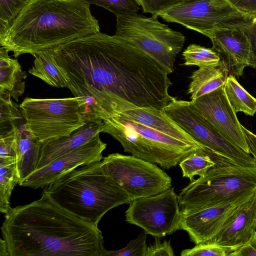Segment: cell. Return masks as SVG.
<instances>
[{
    "label": "cell",
    "instance_id": "cell-1",
    "mask_svg": "<svg viewBox=\"0 0 256 256\" xmlns=\"http://www.w3.org/2000/svg\"><path fill=\"white\" fill-rule=\"evenodd\" d=\"M55 60L67 88L102 120L138 108L162 110L172 100L167 72L116 34L100 32L67 42Z\"/></svg>",
    "mask_w": 256,
    "mask_h": 256
},
{
    "label": "cell",
    "instance_id": "cell-2",
    "mask_svg": "<svg viewBox=\"0 0 256 256\" xmlns=\"http://www.w3.org/2000/svg\"><path fill=\"white\" fill-rule=\"evenodd\" d=\"M9 256H103L102 232L46 193L29 204L11 208L1 227Z\"/></svg>",
    "mask_w": 256,
    "mask_h": 256
},
{
    "label": "cell",
    "instance_id": "cell-3",
    "mask_svg": "<svg viewBox=\"0 0 256 256\" xmlns=\"http://www.w3.org/2000/svg\"><path fill=\"white\" fill-rule=\"evenodd\" d=\"M100 30L90 4L82 0H30L0 36V45L16 58L34 56Z\"/></svg>",
    "mask_w": 256,
    "mask_h": 256
},
{
    "label": "cell",
    "instance_id": "cell-4",
    "mask_svg": "<svg viewBox=\"0 0 256 256\" xmlns=\"http://www.w3.org/2000/svg\"><path fill=\"white\" fill-rule=\"evenodd\" d=\"M44 188L58 205L97 225L110 210L132 200L106 173L102 160L80 166Z\"/></svg>",
    "mask_w": 256,
    "mask_h": 256
},
{
    "label": "cell",
    "instance_id": "cell-5",
    "mask_svg": "<svg viewBox=\"0 0 256 256\" xmlns=\"http://www.w3.org/2000/svg\"><path fill=\"white\" fill-rule=\"evenodd\" d=\"M256 188V166L216 164L178 194L181 216L251 197Z\"/></svg>",
    "mask_w": 256,
    "mask_h": 256
},
{
    "label": "cell",
    "instance_id": "cell-6",
    "mask_svg": "<svg viewBox=\"0 0 256 256\" xmlns=\"http://www.w3.org/2000/svg\"><path fill=\"white\" fill-rule=\"evenodd\" d=\"M103 121L102 132L120 142L126 152L169 169L203 146L192 144L132 120L122 113Z\"/></svg>",
    "mask_w": 256,
    "mask_h": 256
},
{
    "label": "cell",
    "instance_id": "cell-7",
    "mask_svg": "<svg viewBox=\"0 0 256 256\" xmlns=\"http://www.w3.org/2000/svg\"><path fill=\"white\" fill-rule=\"evenodd\" d=\"M117 36L126 40L158 63L168 73L174 69L177 54L184 46L185 36L158 20L138 14L116 16Z\"/></svg>",
    "mask_w": 256,
    "mask_h": 256
},
{
    "label": "cell",
    "instance_id": "cell-8",
    "mask_svg": "<svg viewBox=\"0 0 256 256\" xmlns=\"http://www.w3.org/2000/svg\"><path fill=\"white\" fill-rule=\"evenodd\" d=\"M84 100L80 97L58 98H26L19 105L32 134L42 142L69 136L85 124Z\"/></svg>",
    "mask_w": 256,
    "mask_h": 256
},
{
    "label": "cell",
    "instance_id": "cell-9",
    "mask_svg": "<svg viewBox=\"0 0 256 256\" xmlns=\"http://www.w3.org/2000/svg\"><path fill=\"white\" fill-rule=\"evenodd\" d=\"M102 160L106 173L134 199L155 196L172 188V178L156 164L136 156L109 154Z\"/></svg>",
    "mask_w": 256,
    "mask_h": 256
},
{
    "label": "cell",
    "instance_id": "cell-10",
    "mask_svg": "<svg viewBox=\"0 0 256 256\" xmlns=\"http://www.w3.org/2000/svg\"><path fill=\"white\" fill-rule=\"evenodd\" d=\"M209 38L216 30L244 27L252 18L240 12L228 0H190L159 15Z\"/></svg>",
    "mask_w": 256,
    "mask_h": 256
},
{
    "label": "cell",
    "instance_id": "cell-11",
    "mask_svg": "<svg viewBox=\"0 0 256 256\" xmlns=\"http://www.w3.org/2000/svg\"><path fill=\"white\" fill-rule=\"evenodd\" d=\"M166 113L196 142L237 164L255 166L248 152L219 134L188 101L172 97L164 108Z\"/></svg>",
    "mask_w": 256,
    "mask_h": 256
},
{
    "label": "cell",
    "instance_id": "cell-12",
    "mask_svg": "<svg viewBox=\"0 0 256 256\" xmlns=\"http://www.w3.org/2000/svg\"><path fill=\"white\" fill-rule=\"evenodd\" d=\"M129 204L125 212L126 222L140 227L147 234L161 238L179 230L180 209L174 188L134 199Z\"/></svg>",
    "mask_w": 256,
    "mask_h": 256
},
{
    "label": "cell",
    "instance_id": "cell-13",
    "mask_svg": "<svg viewBox=\"0 0 256 256\" xmlns=\"http://www.w3.org/2000/svg\"><path fill=\"white\" fill-rule=\"evenodd\" d=\"M100 134L76 150L36 169L19 185L34 189L44 188L80 166L102 160L106 144L100 140Z\"/></svg>",
    "mask_w": 256,
    "mask_h": 256
},
{
    "label": "cell",
    "instance_id": "cell-14",
    "mask_svg": "<svg viewBox=\"0 0 256 256\" xmlns=\"http://www.w3.org/2000/svg\"><path fill=\"white\" fill-rule=\"evenodd\" d=\"M190 102L219 134L248 153L242 124L227 98L224 86Z\"/></svg>",
    "mask_w": 256,
    "mask_h": 256
},
{
    "label": "cell",
    "instance_id": "cell-15",
    "mask_svg": "<svg viewBox=\"0 0 256 256\" xmlns=\"http://www.w3.org/2000/svg\"><path fill=\"white\" fill-rule=\"evenodd\" d=\"M252 196L181 216L179 230L186 231L196 244L210 240L218 232L228 218Z\"/></svg>",
    "mask_w": 256,
    "mask_h": 256
},
{
    "label": "cell",
    "instance_id": "cell-16",
    "mask_svg": "<svg viewBox=\"0 0 256 256\" xmlns=\"http://www.w3.org/2000/svg\"><path fill=\"white\" fill-rule=\"evenodd\" d=\"M210 38L212 48L226 64L230 74L242 76L244 68L249 66L250 53V40L242 28L218 29Z\"/></svg>",
    "mask_w": 256,
    "mask_h": 256
},
{
    "label": "cell",
    "instance_id": "cell-17",
    "mask_svg": "<svg viewBox=\"0 0 256 256\" xmlns=\"http://www.w3.org/2000/svg\"><path fill=\"white\" fill-rule=\"evenodd\" d=\"M86 118V124L69 136L50 139L42 142L36 169L76 150L102 132L104 122L101 118L90 116Z\"/></svg>",
    "mask_w": 256,
    "mask_h": 256
},
{
    "label": "cell",
    "instance_id": "cell-18",
    "mask_svg": "<svg viewBox=\"0 0 256 256\" xmlns=\"http://www.w3.org/2000/svg\"><path fill=\"white\" fill-rule=\"evenodd\" d=\"M256 230V208L252 196L228 218L218 232L207 242L226 248L231 253L244 244Z\"/></svg>",
    "mask_w": 256,
    "mask_h": 256
},
{
    "label": "cell",
    "instance_id": "cell-19",
    "mask_svg": "<svg viewBox=\"0 0 256 256\" xmlns=\"http://www.w3.org/2000/svg\"><path fill=\"white\" fill-rule=\"evenodd\" d=\"M16 163L20 182L36 168L42 142L30 132L24 118L14 122Z\"/></svg>",
    "mask_w": 256,
    "mask_h": 256
},
{
    "label": "cell",
    "instance_id": "cell-20",
    "mask_svg": "<svg viewBox=\"0 0 256 256\" xmlns=\"http://www.w3.org/2000/svg\"><path fill=\"white\" fill-rule=\"evenodd\" d=\"M121 113L132 120L160 132L190 144L204 146L185 132L164 110L138 108L128 110Z\"/></svg>",
    "mask_w": 256,
    "mask_h": 256
},
{
    "label": "cell",
    "instance_id": "cell-21",
    "mask_svg": "<svg viewBox=\"0 0 256 256\" xmlns=\"http://www.w3.org/2000/svg\"><path fill=\"white\" fill-rule=\"evenodd\" d=\"M229 74L227 66L222 60L216 64L200 67L190 76L188 94L191 100L224 86Z\"/></svg>",
    "mask_w": 256,
    "mask_h": 256
},
{
    "label": "cell",
    "instance_id": "cell-22",
    "mask_svg": "<svg viewBox=\"0 0 256 256\" xmlns=\"http://www.w3.org/2000/svg\"><path fill=\"white\" fill-rule=\"evenodd\" d=\"M8 51L0 48V92L9 94L16 102L25 90L27 74L23 71L16 58H11Z\"/></svg>",
    "mask_w": 256,
    "mask_h": 256
},
{
    "label": "cell",
    "instance_id": "cell-23",
    "mask_svg": "<svg viewBox=\"0 0 256 256\" xmlns=\"http://www.w3.org/2000/svg\"><path fill=\"white\" fill-rule=\"evenodd\" d=\"M234 162L207 148L199 149L184 158L178 164L182 176L192 181L195 176L206 174L216 164ZM235 164V163H234Z\"/></svg>",
    "mask_w": 256,
    "mask_h": 256
},
{
    "label": "cell",
    "instance_id": "cell-24",
    "mask_svg": "<svg viewBox=\"0 0 256 256\" xmlns=\"http://www.w3.org/2000/svg\"><path fill=\"white\" fill-rule=\"evenodd\" d=\"M34 56V64L28 70L30 74L54 87L67 88V82L54 60L52 48L39 52Z\"/></svg>",
    "mask_w": 256,
    "mask_h": 256
},
{
    "label": "cell",
    "instance_id": "cell-25",
    "mask_svg": "<svg viewBox=\"0 0 256 256\" xmlns=\"http://www.w3.org/2000/svg\"><path fill=\"white\" fill-rule=\"evenodd\" d=\"M224 89L227 98L236 113L243 112L248 116H254L256 113V98L240 84L234 75H228Z\"/></svg>",
    "mask_w": 256,
    "mask_h": 256
},
{
    "label": "cell",
    "instance_id": "cell-26",
    "mask_svg": "<svg viewBox=\"0 0 256 256\" xmlns=\"http://www.w3.org/2000/svg\"><path fill=\"white\" fill-rule=\"evenodd\" d=\"M15 159H0V212L6 214L11 208L10 199L14 186L19 184Z\"/></svg>",
    "mask_w": 256,
    "mask_h": 256
},
{
    "label": "cell",
    "instance_id": "cell-27",
    "mask_svg": "<svg viewBox=\"0 0 256 256\" xmlns=\"http://www.w3.org/2000/svg\"><path fill=\"white\" fill-rule=\"evenodd\" d=\"M182 55L184 65L196 66L199 68L216 64L221 60L218 54L212 48L194 44L189 45Z\"/></svg>",
    "mask_w": 256,
    "mask_h": 256
},
{
    "label": "cell",
    "instance_id": "cell-28",
    "mask_svg": "<svg viewBox=\"0 0 256 256\" xmlns=\"http://www.w3.org/2000/svg\"><path fill=\"white\" fill-rule=\"evenodd\" d=\"M30 0H0V36L4 35Z\"/></svg>",
    "mask_w": 256,
    "mask_h": 256
},
{
    "label": "cell",
    "instance_id": "cell-29",
    "mask_svg": "<svg viewBox=\"0 0 256 256\" xmlns=\"http://www.w3.org/2000/svg\"><path fill=\"white\" fill-rule=\"evenodd\" d=\"M108 10L116 16L138 14L140 6L137 0H82Z\"/></svg>",
    "mask_w": 256,
    "mask_h": 256
},
{
    "label": "cell",
    "instance_id": "cell-30",
    "mask_svg": "<svg viewBox=\"0 0 256 256\" xmlns=\"http://www.w3.org/2000/svg\"><path fill=\"white\" fill-rule=\"evenodd\" d=\"M6 92H0V129L11 126V123L24 118L22 110Z\"/></svg>",
    "mask_w": 256,
    "mask_h": 256
},
{
    "label": "cell",
    "instance_id": "cell-31",
    "mask_svg": "<svg viewBox=\"0 0 256 256\" xmlns=\"http://www.w3.org/2000/svg\"><path fill=\"white\" fill-rule=\"evenodd\" d=\"M146 235L144 232L134 240H131L127 246L117 250L105 249L103 256H146L147 248Z\"/></svg>",
    "mask_w": 256,
    "mask_h": 256
},
{
    "label": "cell",
    "instance_id": "cell-32",
    "mask_svg": "<svg viewBox=\"0 0 256 256\" xmlns=\"http://www.w3.org/2000/svg\"><path fill=\"white\" fill-rule=\"evenodd\" d=\"M230 250L215 243L202 242L189 249L182 251L181 256H228Z\"/></svg>",
    "mask_w": 256,
    "mask_h": 256
},
{
    "label": "cell",
    "instance_id": "cell-33",
    "mask_svg": "<svg viewBox=\"0 0 256 256\" xmlns=\"http://www.w3.org/2000/svg\"><path fill=\"white\" fill-rule=\"evenodd\" d=\"M14 122L10 124V127L0 129V160L15 159V132Z\"/></svg>",
    "mask_w": 256,
    "mask_h": 256
},
{
    "label": "cell",
    "instance_id": "cell-34",
    "mask_svg": "<svg viewBox=\"0 0 256 256\" xmlns=\"http://www.w3.org/2000/svg\"><path fill=\"white\" fill-rule=\"evenodd\" d=\"M189 0H137L144 12L150 13L154 16Z\"/></svg>",
    "mask_w": 256,
    "mask_h": 256
},
{
    "label": "cell",
    "instance_id": "cell-35",
    "mask_svg": "<svg viewBox=\"0 0 256 256\" xmlns=\"http://www.w3.org/2000/svg\"><path fill=\"white\" fill-rule=\"evenodd\" d=\"M242 28L250 43L249 66L256 68V16L251 19Z\"/></svg>",
    "mask_w": 256,
    "mask_h": 256
},
{
    "label": "cell",
    "instance_id": "cell-36",
    "mask_svg": "<svg viewBox=\"0 0 256 256\" xmlns=\"http://www.w3.org/2000/svg\"><path fill=\"white\" fill-rule=\"evenodd\" d=\"M159 238L155 237L154 242L147 246L146 256H174V254L170 241L162 242Z\"/></svg>",
    "mask_w": 256,
    "mask_h": 256
},
{
    "label": "cell",
    "instance_id": "cell-37",
    "mask_svg": "<svg viewBox=\"0 0 256 256\" xmlns=\"http://www.w3.org/2000/svg\"><path fill=\"white\" fill-rule=\"evenodd\" d=\"M229 256H256V230L244 244L232 251Z\"/></svg>",
    "mask_w": 256,
    "mask_h": 256
},
{
    "label": "cell",
    "instance_id": "cell-38",
    "mask_svg": "<svg viewBox=\"0 0 256 256\" xmlns=\"http://www.w3.org/2000/svg\"><path fill=\"white\" fill-rule=\"evenodd\" d=\"M238 10L252 18L256 16V0H228Z\"/></svg>",
    "mask_w": 256,
    "mask_h": 256
},
{
    "label": "cell",
    "instance_id": "cell-39",
    "mask_svg": "<svg viewBox=\"0 0 256 256\" xmlns=\"http://www.w3.org/2000/svg\"><path fill=\"white\" fill-rule=\"evenodd\" d=\"M242 128L244 134L248 153L252 154V157L256 164V134L242 125Z\"/></svg>",
    "mask_w": 256,
    "mask_h": 256
},
{
    "label": "cell",
    "instance_id": "cell-40",
    "mask_svg": "<svg viewBox=\"0 0 256 256\" xmlns=\"http://www.w3.org/2000/svg\"><path fill=\"white\" fill-rule=\"evenodd\" d=\"M0 256H9L7 244L3 238L0 240Z\"/></svg>",
    "mask_w": 256,
    "mask_h": 256
},
{
    "label": "cell",
    "instance_id": "cell-41",
    "mask_svg": "<svg viewBox=\"0 0 256 256\" xmlns=\"http://www.w3.org/2000/svg\"><path fill=\"white\" fill-rule=\"evenodd\" d=\"M253 198L254 201V206L256 208V188L254 192V195H253Z\"/></svg>",
    "mask_w": 256,
    "mask_h": 256
}]
</instances>
